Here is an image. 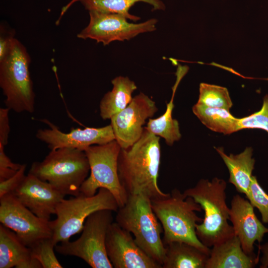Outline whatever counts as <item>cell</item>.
<instances>
[{
    "mask_svg": "<svg viewBox=\"0 0 268 268\" xmlns=\"http://www.w3.org/2000/svg\"><path fill=\"white\" fill-rule=\"evenodd\" d=\"M160 137L144 127L140 138L132 146L121 148L117 161L120 182L128 196L142 194L151 200L163 198L168 193L159 188L160 163Z\"/></svg>",
    "mask_w": 268,
    "mask_h": 268,
    "instance_id": "cell-1",
    "label": "cell"
},
{
    "mask_svg": "<svg viewBox=\"0 0 268 268\" xmlns=\"http://www.w3.org/2000/svg\"><path fill=\"white\" fill-rule=\"evenodd\" d=\"M226 182L222 179L213 178L211 181L201 179L183 193L192 198L204 211L201 223L196 225V233L200 241L211 248L234 235L229 224L230 208L226 202Z\"/></svg>",
    "mask_w": 268,
    "mask_h": 268,
    "instance_id": "cell-2",
    "label": "cell"
},
{
    "mask_svg": "<svg viewBox=\"0 0 268 268\" xmlns=\"http://www.w3.org/2000/svg\"><path fill=\"white\" fill-rule=\"evenodd\" d=\"M153 212L163 230L162 241L165 245L174 241L183 242L199 248L209 254L210 248L199 239L196 225L203 218L196 211L201 212V205L190 197L174 189L163 198L151 200Z\"/></svg>",
    "mask_w": 268,
    "mask_h": 268,
    "instance_id": "cell-3",
    "label": "cell"
},
{
    "mask_svg": "<svg viewBox=\"0 0 268 268\" xmlns=\"http://www.w3.org/2000/svg\"><path fill=\"white\" fill-rule=\"evenodd\" d=\"M115 222L132 233L138 245L162 267L165 255L161 237L163 230L149 197L142 194L129 195L125 205L116 212Z\"/></svg>",
    "mask_w": 268,
    "mask_h": 268,
    "instance_id": "cell-4",
    "label": "cell"
},
{
    "mask_svg": "<svg viewBox=\"0 0 268 268\" xmlns=\"http://www.w3.org/2000/svg\"><path fill=\"white\" fill-rule=\"evenodd\" d=\"M89 171L84 151L65 147L52 150L43 161L33 162L28 173L48 182L64 196H77Z\"/></svg>",
    "mask_w": 268,
    "mask_h": 268,
    "instance_id": "cell-5",
    "label": "cell"
},
{
    "mask_svg": "<svg viewBox=\"0 0 268 268\" xmlns=\"http://www.w3.org/2000/svg\"><path fill=\"white\" fill-rule=\"evenodd\" d=\"M31 58L25 47L14 38L7 55L0 61V87L5 107L16 113H32L35 94L29 71Z\"/></svg>",
    "mask_w": 268,
    "mask_h": 268,
    "instance_id": "cell-6",
    "label": "cell"
},
{
    "mask_svg": "<svg viewBox=\"0 0 268 268\" xmlns=\"http://www.w3.org/2000/svg\"><path fill=\"white\" fill-rule=\"evenodd\" d=\"M119 208L112 193L103 188L92 196L80 193L69 199H64L57 206L56 218L51 221L52 239L56 245L69 241L82 231L86 219L92 213L102 209L116 212Z\"/></svg>",
    "mask_w": 268,
    "mask_h": 268,
    "instance_id": "cell-7",
    "label": "cell"
},
{
    "mask_svg": "<svg viewBox=\"0 0 268 268\" xmlns=\"http://www.w3.org/2000/svg\"><path fill=\"white\" fill-rule=\"evenodd\" d=\"M112 212L102 209L92 213L86 219L78 239L57 244L56 252L64 256L78 257L92 268H113L105 245L108 230L114 222Z\"/></svg>",
    "mask_w": 268,
    "mask_h": 268,
    "instance_id": "cell-8",
    "label": "cell"
},
{
    "mask_svg": "<svg viewBox=\"0 0 268 268\" xmlns=\"http://www.w3.org/2000/svg\"><path fill=\"white\" fill-rule=\"evenodd\" d=\"M121 148L114 140L104 144L91 145L84 150L90 173L81 185L80 193L92 196L100 188H105L115 197L119 207L125 205L129 196L119 180L117 166Z\"/></svg>",
    "mask_w": 268,
    "mask_h": 268,
    "instance_id": "cell-9",
    "label": "cell"
},
{
    "mask_svg": "<svg viewBox=\"0 0 268 268\" xmlns=\"http://www.w3.org/2000/svg\"><path fill=\"white\" fill-rule=\"evenodd\" d=\"M89 14V23L77 34V38L93 39L105 46L115 41L129 40L140 34L156 29L157 20L155 18L133 23L119 14L90 11Z\"/></svg>",
    "mask_w": 268,
    "mask_h": 268,
    "instance_id": "cell-10",
    "label": "cell"
},
{
    "mask_svg": "<svg viewBox=\"0 0 268 268\" xmlns=\"http://www.w3.org/2000/svg\"><path fill=\"white\" fill-rule=\"evenodd\" d=\"M0 221L29 248L42 239L52 237L51 221L36 215L12 193L0 198Z\"/></svg>",
    "mask_w": 268,
    "mask_h": 268,
    "instance_id": "cell-11",
    "label": "cell"
},
{
    "mask_svg": "<svg viewBox=\"0 0 268 268\" xmlns=\"http://www.w3.org/2000/svg\"><path fill=\"white\" fill-rule=\"evenodd\" d=\"M157 111L155 102L140 92L111 118L115 140L121 148L132 146L140 138L146 119L152 118Z\"/></svg>",
    "mask_w": 268,
    "mask_h": 268,
    "instance_id": "cell-12",
    "label": "cell"
},
{
    "mask_svg": "<svg viewBox=\"0 0 268 268\" xmlns=\"http://www.w3.org/2000/svg\"><path fill=\"white\" fill-rule=\"evenodd\" d=\"M105 245L114 268H162L138 245L132 233L115 221L108 230Z\"/></svg>",
    "mask_w": 268,
    "mask_h": 268,
    "instance_id": "cell-13",
    "label": "cell"
},
{
    "mask_svg": "<svg viewBox=\"0 0 268 268\" xmlns=\"http://www.w3.org/2000/svg\"><path fill=\"white\" fill-rule=\"evenodd\" d=\"M41 121L49 128L39 129L36 136L47 144L51 150L66 147L84 151L91 145L104 144L115 140L111 125L98 128L72 129L69 133H65L47 119Z\"/></svg>",
    "mask_w": 268,
    "mask_h": 268,
    "instance_id": "cell-14",
    "label": "cell"
},
{
    "mask_svg": "<svg viewBox=\"0 0 268 268\" xmlns=\"http://www.w3.org/2000/svg\"><path fill=\"white\" fill-rule=\"evenodd\" d=\"M12 194L36 215L50 220L65 196L48 182L28 173Z\"/></svg>",
    "mask_w": 268,
    "mask_h": 268,
    "instance_id": "cell-15",
    "label": "cell"
},
{
    "mask_svg": "<svg viewBox=\"0 0 268 268\" xmlns=\"http://www.w3.org/2000/svg\"><path fill=\"white\" fill-rule=\"evenodd\" d=\"M254 207L247 199L239 195L234 196L231 201L230 219L235 235L239 239L244 252L254 255V244L263 241L268 233L266 227L257 218Z\"/></svg>",
    "mask_w": 268,
    "mask_h": 268,
    "instance_id": "cell-16",
    "label": "cell"
},
{
    "mask_svg": "<svg viewBox=\"0 0 268 268\" xmlns=\"http://www.w3.org/2000/svg\"><path fill=\"white\" fill-rule=\"evenodd\" d=\"M258 262L259 256L244 252L234 234L210 248L205 268H253Z\"/></svg>",
    "mask_w": 268,
    "mask_h": 268,
    "instance_id": "cell-17",
    "label": "cell"
},
{
    "mask_svg": "<svg viewBox=\"0 0 268 268\" xmlns=\"http://www.w3.org/2000/svg\"><path fill=\"white\" fill-rule=\"evenodd\" d=\"M226 165L229 172L228 181L241 194L246 195L252 182L255 159L252 157L253 149L248 147L237 154L225 153L222 147H215Z\"/></svg>",
    "mask_w": 268,
    "mask_h": 268,
    "instance_id": "cell-18",
    "label": "cell"
},
{
    "mask_svg": "<svg viewBox=\"0 0 268 268\" xmlns=\"http://www.w3.org/2000/svg\"><path fill=\"white\" fill-rule=\"evenodd\" d=\"M164 246L162 268H205L209 254L199 248L179 241Z\"/></svg>",
    "mask_w": 268,
    "mask_h": 268,
    "instance_id": "cell-19",
    "label": "cell"
},
{
    "mask_svg": "<svg viewBox=\"0 0 268 268\" xmlns=\"http://www.w3.org/2000/svg\"><path fill=\"white\" fill-rule=\"evenodd\" d=\"M112 90L106 93L101 100L100 115L107 120L125 109L131 102L132 93L136 89L134 82L128 77L119 76L111 81Z\"/></svg>",
    "mask_w": 268,
    "mask_h": 268,
    "instance_id": "cell-20",
    "label": "cell"
},
{
    "mask_svg": "<svg viewBox=\"0 0 268 268\" xmlns=\"http://www.w3.org/2000/svg\"><path fill=\"white\" fill-rule=\"evenodd\" d=\"M32 257L30 248L26 246L15 233L0 225V268H18Z\"/></svg>",
    "mask_w": 268,
    "mask_h": 268,
    "instance_id": "cell-21",
    "label": "cell"
},
{
    "mask_svg": "<svg viewBox=\"0 0 268 268\" xmlns=\"http://www.w3.org/2000/svg\"><path fill=\"white\" fill-rule=\"evenodd\" d=\"M192 110L201 122L212 131L229 134L239 131V118L234 117L228 110L198 103L193 106Z\"/></svg>",
    "mask_w": 268,
    "mask_h": 268,
    "instance_id": "cell-22",
    "label": "cell"
},
{
    "mask_svg": "<svg viewBox=\"0 0 268 268\" xmlns=\"http://www.w3.org/2000/svg\"><path fill=\"white\" fill-rule=\"evenodd\" d=\"M184 72H178L177 81L173 87V94L171 100L167 104L166 111L161 116L156 119L149 118L146 127L144 128L152 134L163 138L169 146L181 137L178 121L173 118L172 111L174 107V96L176 88L184 74Z\"/></svg>",
    "mask_w": 268,
    "mask_h": 268,
    "instance_id": "cell-23",
    "label": "cell"
},
{
    "mask_svg": "<svg viewBox=\"0 0 268 268\" xmlns=\"http://www.w3.org/2000/svg\"><path fill=\"white\" fill-rule=\"evenodd\" d=\"M88 11H96L122 15L128 19L137 21L138 16L129 13L130 8L136 2L142 1L153 6L152 10H164L165 5L161 0H78Z\"/></svg>",
    "mask_w": 268,
    "mask_h": 268,
    "instance_id": "cell-24",
    "label": "cell"
},
{
    "mask_svg": "<svg viewBox=\"0 0 268 268\" xmlns=\"http://www.w3.org/2000/svg\"><path fill=\"white\" fill-rule=\"evenodd\" d=\"M197 103L228 111L233 105L226 88L205 83L200 85V94Z\"/></svg>",
    "mask_w": 268,
    "mask_h": 268,
    "instance_id": "cell-25",
    "label": "cell"
},
{
    "mask_svg": "<svg viewBox=\"0 0 268 268\" xmlns=\"http://www.w3.org/2000/svg\"><path fill=\"white\" fill-rule=\"evenodd\" d=\"M56 245L52 237L42 239L30 248L31 255L40 263L43 268H63L54 253Z\"/></svg>",
    "mask_w": 268,
    "mask_h": 268,
    "instance_id": "cell-26",
    "label": "cell"
},
{
    "mask_svg": "<svg viewBox=\"0 0 268 268\" xmlns=\"http://www.w3.org/2000/svg\"><path fill=\"white\" fill-rule=\"evenodd\" d=\"M245 196L253 207L260 211L262 222L268 225V194L255 176H252L251 185Z\"/></svg>",
    "mask_w": 268,
    "mask_h": 268,
    "instance_id": "cell-27",
    "label": "cell"
},
{
    "mask_svg": "<svg viewBox=\"0 0 268 268\" xmlns=\"http://www.w3.org/2000/svg\"><path fill=\"white\" fill-rule=\"evenodd\" d=\"M245 129H258L268 133V95L264 99L260 111L248 116L239 118V130Z\"/></svg>",
    "mask_w": 268,
    "mask_h": 268,
    "instance_id": "cell-28",
    "label": "cell"
},
{
    "mask_svg": "<svg viewBox=\"0 0 268 268\" xmlns=\"http://www.w3.org/2000/svg\"><path fill=\"white\" fill-rule=\"evenodd\" d=\"M4 147L0 143V182L15 175L22 165L12 162L5 153Z\"/></svg>",
    "mask_w": 268,
    "mask_h": 268,
    "instance_id": "cell-29",
    "label": "cell"
},
{
    "mask_svg": "<svg viewBox=\"0 0 268 268\" xmlns=\"http://www.w3.org/2000/svg\"><path fill=\"white\" fill-rule=\"evenodd\" d=\"M26 168V165L22 164L15 175L4 181L0 182V198L6 194L12 193L20 184L26 176L25 175Z\"/></svg>",
    "mask_w": 268,
    "mask_h": 268,
    "instance_id": "cell-30",
    "label": "cell"
},
{
    "mask_svg": "<svg viewBox=\"0 0 268 268\" xmlns=\"http://www.w3.org/2000/svg\"><path fill=\"white\" fill-rule=\"evenodd\" d=\"M9 110L7 107L0 108V143L4 146L8 143L10 133L8 117Z\"/></svg>",
    "mask_w": 268,
    "mask_h": 268,
    "instance_id": "cell-31",
    "label": "cell"
},
{
    "mask_svg": "<svg viewBox=\"0 0 268 268\" xmlns=\"http://www.w3.org/2000/svg\"><path fill=\"white\" fill-rule=\"evenodd\" d=\"M3 26H0V61L8 53L14 38V31L4 30Z\"/></svg>",
    "mask_w": 268,
    "mask_h": 268,
    "instance_id": "cell-32",
    "label": "cell"
},
{
    "mask_svg": "<svg viewBox=\"0 0 268 268\" xmlns=\"http://www.w3.org/2000/svg\"><path fill=\"white\" fill-rule=\"evenodd\" d=\"M259 250L262 254V256L260 259L261 268H268V241L262 244L259 245Z\"/></svg>",
    "mask_w": 268,
    "mask_h": 268,
    "instance_id": "cell-33",
    "label": "cell"
}]
</instances>
